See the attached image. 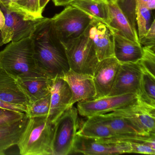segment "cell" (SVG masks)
Here are the masks:
<instances>
[{
	"instance_id": "8fae6325",
	"label": "cell",
	"mask_w": 155,
	"mask_h": 155,
	"mask_svg": "<svg viewBox=\"0 0 155 155\" xmlns=\"http://www.w3.org/2000/svg\"><path fill=\"white\" fill-rule=\"evenodd\" d=\"M72 152L85 155H117L130 153V143H107L77 134Z\"/></svg>"
},
{
	"instance_id": "8992f818",
	"label": "cell",
	"mask_w": 155,
	"mask_h": 155,
	"mask_svg": "<svg viewBox=\"0 0 155 155\" xmlns=\"http://www.w3.org/2000/svg\"><path fill=\"white\" fill-rule=\"evenodd\" d=\"M78 110H66L54 123L52 155H67L72 152L78 129Z\"/></svg>"
},
{
	"instance_id": "7c38bea8",
	"label": "cell",
	"mask_w": 155,
	"mask_h": 155,
	"mask_svg": "<svg viewBox=\"0 0 155 155\" xmlns=\"http://www.w3.org/2000/svg\"><path fill=\"white\" fill-rule=\"evenodd\" d=\"M120 66V63L115 57L99 61L92 75L96 91V96L93 99L108 96Z\"/></svg>"
},
{
	"instance_id": "e0dca14e",
	"label": "cell",
	"mask_w": 155,
	"mask_h": 155,
	"mask_svg": "<svg viewBox=\"0 0 155 155\" xmlns=\"http://www.w3.org/2000/svg\"><path fill=\"white\" fill-rule=\"evenodd\" d=\"M111 34L114 57L120 63H135L141 59L143 50L139 42L130 40L117 32Z\"/></svg>"
},
{
	"instance_id": "d4e9b609",
	"label": "cell",
	"mask_w": 155,
	"mask_h": 155,
	"mask_svg": "<svg viewBox=\"0 0 155 155\" xmlns=\"http://www.w3.org/2000/svg\"><path fill=\"white\" fill-rule=\"evenodd\" d=\"M141 68L139 91L137 95L139 99L144 104L155 107V77L142 66Z\"/></svg>"
},
{
	"instance_id": "4dcf8cb0",
	"label": "cell",
	"mask_w": 155,
	"mask_h": 155,
	"mask_svg": "<svg viewBox=\"0 0 155 155\" xmlns=\"http://www.w3.org/2000/svg\"><path fill=\"white\" fill-rule=\"evenodd\" d=\"M130 153H140L152 155L155 154V149L145 143H130Z\"/></svg>"
},
{
	"instance_id": "ba28073f",
	"label": "cell",
	"mask_w": 155,
	"mask_h": 155,
	"mask_svg": "<svg viewBox=\"0 0 155 155\" xmlns=\"http://www.w3.org/2000/svg\"><path fill=\"white\" fill-rule=\"evenodd\" d=\"M0 9L4 13L5 24L0 31L2 44L17 41L31 37L38 25L44 19L26 20L19 14L11 11L0 3Z\"/></svg>"
},
{
	"instance_id": "f546056e",
	"label": "cell",
	"mask_w": 155,
	"mask_h": 155,
	"mask_svg": "<svg viewBox=\"0 0 155 155\" xmlns=\"http://www.w3.org/2000/svg\"><path fill=\"white\" fill-rule=\"evenodd\" d=\"M142 47L155 46V20H153L146 35L139 39Z\"/></svg>"
},
{
	"instance_id": "7a4b0ae2",
	"label": "cell",
	"mask_w": 155,
	"mask_h": 155,
	"mask_svg": "<svg viewBox=\"0 0 155 155\" xmlns=\"http://www.w3.org/2000/svg\"><path fill=\"white\" fill-rule=\"evenodd\" d=\"M0 68L17 78L47 77L38 68L31 37L11 41L0 51Z\"/></svg>"
},
{
	"instance_id": "4fadbf2b",
	"label": "cell",
	"mask_w": 155,
	"mask_h": 155,
	"mask_svg": "<svg viewBox=\"0 0 155 155\" xmlns=\"http://www.w3.org/2000/svg\"><path fill=\"white\" fill-rule=\"evenodd\" d=\"M61 78L68 84L72 93L69 107H73L76 102L93 99L96 96V89L91 75L77 73L70 69Z\"/></svg>"
},
{
	"instance_id": "836d02e7",
	"label": "cell",
	"mask_w": 155,
	"mask_h": 155,
	"mask_svg": "<svg viewBox=\"0 0 155 155\" xmlns=\"http://www.w3.org/2000/svg\"><path fill=\"white\" fill-rule=\"evenodd\" d=\"M71 1L72 0H52L54 5L57 7L68 6Z\"/></svg>"
},
{
	"instance_id": "7402d4cb",
	"label": "cell",
	"mask_w": 155,
	"mask_h": 155,
	"mask_svg": "<svg viewBox=\"0 0 155 155\" xmlns=\"http://www.w3.org/2000/svg\"><path fill=\"white\" fill-rule=\"evenodd\" d=\"M95 117L108 126L118 137L136 135L146 136L143 135L127 120L120 116L114 115L111 112Z\"/></svg>"
},
{
	"instance_id": "d6a6232c",
	"label": "cell",
	"mask_w": 155,
	"mask_h": 155,
	"mask_svg": "<svg viewBox=\"0 0 155 155\" xmlns=\"http://www.w3.org/2000/svg\"><path fill=\"white\" fill-rule=\"evenodd\" d=\"M144 4L150 10H154L155 8V0H138Z\"/></svg>"
},
{
	"instance_id": "2e32d148",
	"label": "cell",
	"mask_w": 155,
	"mask_h": 155,
	"mask_svg": "<svg viewBox=\"0 0 155 155\" xmlns=\"http://www.w3.org/2000/svg\"><path fill=\"white\" fill-rule=\"evenodd\" d=\"M99 61L114 57L112 36L107 27L101 22L92 20L89 30Z\"/></svg>"
},
{
	"instance_id": "30bf717a",
	"label": "cell",
	"mask_w": 155,
	"mask_h": 155,
	"mask_svg": "<svg viewBox=\"0 0 155 155\" xmlns=\"http://www.w3.org/2000/svg\"><path fill=\"white\" fill-rule=\"evenodd\" d=\"M142 68L139 61L120 63L112 88L108 96L136 94L139 91Z\"/></svg>"
},
{
	"instance_id": "4316f807",
	"label": "cell",
	"mask_w": 155,
	"mask_h": 155,
	"mask_svg": "<svg viewBox=\"0 0 155 155\" xmlns=\"http://www.w3.org/2000/svg\"><path fill=\"white\" fill-rule=\"evenodd\" d=\"M51 93L41 99L30 102L27 106L26 116L28 118L48 117L50 106Z\"/></svg>"
},
{
	"instance_id": "d590c367",
	"label": "cell",
	"mask_w": 155,
	"mask_h": 155,
	"mask_svg": "<svg viewBox=\"0 0 155 155\" xmlns=\"http://www.w3.org/2000/svg\"><path fill=\"white\" fill-rule=\"evenodd\" d=\"M50 0H39L40 6L42 12Z\"/></svg>"
},
{
	"instance_id": "ffe728a7",
	"label": "cell",
	"mask_w": 155,
	"mask_h": 155,
	"mask_svg": "<svg viewBox=\"0 0 155 155\" xmlns=\"http://www.w3.org/2000/svg\"><path fill=\"white\" fill-rule=\"evenodd\" d=\"M17 79L28 94L30 103L43 98L50 94L53 78L43 76Z\"/></svg>"
},
{
	"instance_id": "603a6c76",
	"label": "cell",
	"mask_w": 155,
	"mask_h": 155,
	"mask_svg": "<svg viewBox=\"0 0 155 155\" xmlns=\"http://www.w3.org/2000/svg\"><path fill=\"white\" fill-rule=\"evenodd\" d=\"M77 134L92 138L108 139L118 136L95 116L88 117Z\"/></svg>"
},
{
	"instance_id": "ac0fdd59",
	"label": "cell",
	"mask_w": 155,
	"mask_h": 155,
	"mask_svg": "<svg viewBox=\"0 0 155 155\" xmlns=\"http://www.w3.org/2000/svg\"><path fill=\"white\" fill-rule=\"evenodd\" d=\"M107 2L110 26L112 29L110 33L117 32L130 40L139 42L136 28L120 7L118 0H107Z\"/></svg>"
},
{
	"instance_id": "9c48e42d",
	"label": "cell",
	"mask_w": 155,
	"mask_h": 155,
	"mask_svg": "<svg viewBox=\"0 0 155 155\" xmlns=\"http://www.w3.org/2000/svg\"><path fill=\"white\" fill-rule=\"evenodd\" d=\"M111 113L127 120L144 135L155 134V107L139 101Z\"/></svg>"
},
{
	"instance_id": "44dd1931",
	"label": "cell",
	"mask_w": 155,
	"mask_h": 155,
	"mask_svg": "<svg viewBox=\"0 0 155 155\" xmlns=\"http://www.w3.org/2000/svg\"><path fill=\"white\" fill-rule=\"evenodd\" d=\"M28 119L26 115L20 120L0 127V155H5L7 150L17 145Z\"/></svg>"
},
{
	"instance_id": "484cf974",
	"label": "cell",
	"mask_w": 155,
	"mask_h": 155,
	"mask_svg": "<svg viewBox=\"0 0 155 155\" xmlns=\"http://www.w3.org/2000/svg\"><path fill=\"white\" fill-rule=\"evenodd\" d=\"M135 1V16L138 28L139 39L144 37L148 30L151 22V11L138 0Z\"/></svg>"
},
{
	"instance_id": "cb8c5ba5",
	"label": "cell",
	"mask_w": 155,
	"mask_h": 155,
	"mask_svg": "<svg viewBox=\"0 0 155 155\" xmlns=\"http://www.w3.org/2000/svg\"><path fill=\"white\" fill-rule=\"evenodd\" d=\"M4 6L19 14L26 20H36L43 18L39 0H17Z\"/></svg>"
},
{
	"instance_id": "f1b7e54d",
	"label": "cell",
	"mask_w": 155,
	"mask_h": 155,
	"mask_svg": "<svg viewBox=\"0 0 155 155\" xmlns=\"http://www.w3.org/2000/svg\"><path fill=\"white\" fill-rule=\"evenodd\" d=\"M25 115L26 113L24 112L6 110L3 115L0 116V127L20 120Z\"/></svg>"
},
{
	"instance_id": "f35d334b",
	"label": "cell",
	"mask_w": 155,
	"mask_h": 155,
	"mask_svg": "<svg viewBox=\"0 0 155 155\" xmlns=\"http://www.w3.org/2000/svg\"><path fill=\"white\" fill-rule=\"evenodd\" d=\"M96 1L100 2H107V0H93Z\"/></svg>"
},
{
	"instance_id": "277c9868",
	"label": "cell",
	"mask_w": 155,
	"mask_h": 155,
	"mask_svg": "<svg viewBox=\"0 0 155 155\" xmlns=\"http://www.w3.org/2000/svg\"><path fill=\"white\" fill-rule=\"evenodd\" d=\"M90 27L81 36L62 45L70 69L77 73L92 76L99 61L89 36Z\"/></svg>"
},
{
	"instance_id": "1f68e13d",
	"label": "cell",
	"mask_w": 155,
	"mask_h": 155,
	"mask_svg": "<svg viewBox=\"0 0 155 155\" xmlns=\"http://www.w3.org/2000/svg\"><path fill=\"white\" fill-rule=\"evenodd\" d=\"M0 108L6 110H13L18 112L26 113L27 111V107L22 105L11 104L3 101L0 99Z\"/></svg>"
},
{
	"instance_id": "9a60e30c",
	"label": "cell",
	"mask_w": 155,
	"mask_h": 155,
	"mask_svg": "<svg viewBox=\"0 0 155 155\" xmlns=\"http://www.w3.org/2000/svg\"><path fill=\"white\" fill-rule=\"evenodd\" d=\"M0 99L11 104L27 106L28 94L16 77L0 68Z\"/></svg>"
},
{
	"instance_id": "e575fe53",
	"label": "cell",
	"mask_w": 155,
	"mask_h": 155,
	"mask_svg": "<svg viewBox=\"0 0 155 155\" xmlns=\"http://www.w3.org/2000/svg\"><path fill=\"white\" fill-rule=\"evenodd\" d=\"M5 18L4 13L0 9V31L3 28L5 24Z\"/></svg>"
},
{
	"instance_id": "3957f363",
	"label": "cell",
	"mask_w": 155,
	"mask_h": 155,
	"mask_svg": "<svg viewBox=\"0 0 155 155\" xmlns=\"http://www.w3.org/2000/svg\"><path fill=\"white\" fill-rule=\"evenodd\" d=\"M54 124L47 117L28 118L17 144L22 155H52Z\"/></svg>"
},
{
	"instance_id": "52a82bcc",
	"label": "cell",
	"mask_w": 155,
	"mask_h": 155,
	"mask_svg": "<svg viewBox=\"0 0 155 155\" xmlns=\"http://www.w3.org/2000/svg\"><path fill=\"white\" fill-rule=\"evenodd\" d=\"M139 101H140L136 94L106 96L79 101L77 109L80 115L88 118L112 112L133 105Z\"/></svg>"
},
{
	"instance_id": "83f0119b",
	"label": "cell",
	"mask_w": 155,
	"mask_h": 155,
	"mask_svg": "<svg viewBox=\"0 0 155 155\" xmlns=\"http://www.w3.org/2000/svg\"><path fill=\"white\" fill-rule=\"evenodd\" d=\"M143 54L140 63L145 70L155 77V46L142 47Z\"/></svg>"
},
{
	"instance_id": "6da1fadb",
	"label": "cell",
	"mask_w": 155,
	"mask_h": 155,
	"mask_svg": "<svg viewBox=\"0 0 155 155\" xmlns=\"http://www.w3.org/2000/svg\"><path fill=\"white\" fill-rule=\"evenodd\" d=\"M38 68L51 78H62L70 70L65 48L56 35L51 18H44L31 36Z\"/></svg>"
},
{
	"instance_id": "5bb4252c",
	"label": "cell",
	"mask_w": 155,
	"mask_h": 155,
	"mask_svg": "<svg viewBox=\"0 0 155 155\" xmlns=\"http://www.w3.org/2000/svg\"><path fill=\"white\" fill-rule=\"evenodd\" d=\"M50 106L48 118L53 124L69 108L72 97L69 86L59 77L52 79L50 90Z\"/></svg>"
},
{
	"instance_id": "d6986e66",
	"label": "cell",
	"mask_w": 155,
	"mask_h": 155,
	"mask_svg": "<svg viewBox=\"0 0 155 155\" xmlns=\"http://www.w3.org/2000/svg\"><path fill=\"white\" fill-rule=\"evenodd\" d=\"M68 5L77 8L93 20L103 23L110 32H112L108 2H100L93 0H72Z\"/></svg>"
},
{
	"instance_id": "8d00e7d4",
	"label": "cell",
	"mask_w": 155,
	"mask_h": 155,
	"mask_svg": "<svg viewBox=\"0 0 155 155\" xmlns=\"http://www.w3.org/2000/svg\"><path fill=\"white\" fill-rule=\"evenodd\" d=\"M16 1L17 0H0V3L6 6V5H7L11 2H14Z\"/></svg>"
},
{
	"instance_id": "5b68a950",
	"label": "cell",
	"mask_w": 155,
	"mask_h": 155,
	"mask_svg": "<svg viewBox=\"0 0 155 155\" xmlns=\"http://www.w3.org/2000/svg\"><path fill=\"white\" fill-rule=\"evenodd\" d=\"M51 18L52 27L62 44L78 38L90 26L93 19L77 8L66 6Z\"/></svg>"
},
{
	"instance_id": "74e56055",
	"label": "cell",
	"mask_w": 155,
	"mask_h": 155,
	"mask_svg": "<svg viewBox=\"0 0 155 155\" xmlns=\"http://www.w3.org/2000/svg\"><path fill=\"white\" fill-rule=\"evenodd\" d=\"M6 110L3 109L1 108H0V116L3 115Z\"/></svg>"
}]
</instances>
